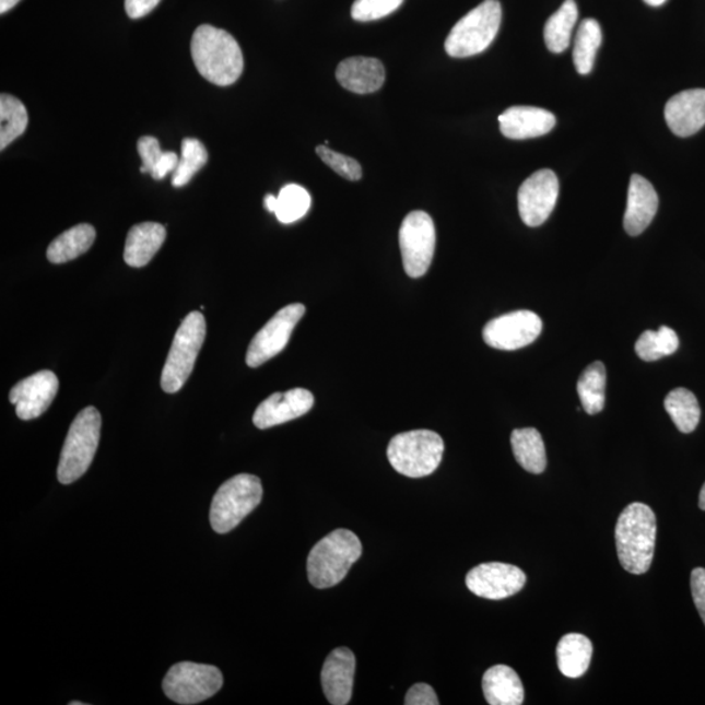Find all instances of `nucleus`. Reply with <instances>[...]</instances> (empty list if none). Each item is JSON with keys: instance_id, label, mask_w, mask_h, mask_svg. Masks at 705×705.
I'll list each match as a JSON object with an SVG mask.
<instances>
[{"instance_id": "f257e3e1", "label": "nucleus", "mask_w": 705, "mask_h": 705, "mask_svg": "<svg viewBox=\"0 0 705 705\" xmlns=\"http://www.w3.org/2000/svg\"><path fill=\"white\" fill-rule=\"evenodd\" d=\"M195 66L208 82L232 85L244 72V54L235 38L226 31L212 25H200L191 39Z\"/></svg>"}, {"instance_id": "f03ea898", "label": "nucleus", "mask_w": 705, "mask_h": 705, "mask_svg": "<svg viewBox=\"0 0 705 705\" xmlns=\"http://www.w3.org/2000/svg\"><path fill=\"white\" fill-rule=\"evenodd\" d=\"M657 537L656 515L644 503L623 509L615 527L618 560L630 574H646L653 564Z\"/></svg>"}, {"instance_id": "7ed1b4c3", "label": "nucleus", "mask_w": 705, "mask_h": 705, "mask_svg": "<svg viewBox=\"0 0 705 705\" xmlns=\"http://www.w3.org/2000/svg\"><path fill=\"white\" fill-rule=\"evenodd\" d=\"M361 555L362 543L359 537L351 530L336 529L308 554V581L319 589L338 586Z\"/></svg>"}, {"instance_id": "20e7f679", "label": "nucleus", "mask_w": 705, "mask_h": 705, "mask_svg": "<svg viewBox=\"0 0 705 705\" xmlns=\"http://www.w3.org/2000/svg\"><path fill=\"white\" fill-rule=\"evenodd\" d=\"M445 442L432 430H413L393 436L387 448V458L402 475L422 479L438 469Z\"/></svg>"}, {"instance_id": "39448f33", "label": "nucleus", "mask_w": 705, "mask_h": 705, "mask_svg": "<svg viewBox=\"0 0 705 705\" xmlns=\"http://www.w3.org/2000/svg\"><path fill=\"white\" fill-rule=\"evenodd\" d=\"M101 436V414L94 407L83 409L67 434L58 466V480L63 485L82 479L90 469Z\"/></svg>"}, {"instance_id": "423d86ee", "label": "nucleus", "mask_w": 705, "mask_h": 705, "mask_svg": "<svg viewBox=\"0 0 705 705\" xmlns=\"http://www.w3.org/2000/svg\"><path fill=\"white\" fill-rule=\"evenodd\" d=\"M502 7L498 0H485L459 20L446 39V51L453 58H468L485 51L498 35Z\"/></svg>"}, {"instance_id": "0eeeda50", "label": "nucleus", "mask_w": 705, "mask_h": 705, "mask_svg": "<svg viewBox=\"0 0 705 705\" xmlns=\"http://www.w3.org/2000/svg\"><path fill=\"white\" fill-rule=\"evenodd\" d=\"M263 486L257 475L238 474L227 480L214 494L210 520L214 532L230 533L260 505Z\"/></svg>"}, {"instance_id": "6e6552de", "label": "nucleus", "mask_w": 705, "mask_h": 705, "mask_svg": "<svg viewBox=\"0 0 705 705\" xmlns=\"http://www.w3.org/2000/svg\"><path fill=\"white\" fill-rule=\"evenodd\" d=\"M205 333V319L199 312L188 314L180 324L161 375V387L166 393L178 392L190 378L200 349L203 348Z\"/></svg>"}, {"instance_id": "1a4fd4ad", "label": "nucleus", "mask_w": 705, "mask_h": 705, "mask_svg": "<svg viewBox=\"0 0 705 705\" xmlns=\"http://www.w3.org/2000/svg\"><path fill=\"white\" fill-rule=\"evenodd\" d=\"M223 684V673L216 667L185 661L167 671L163 689L171 701L192 705L216 695Z\"/></svg>"}, {"instance_id": "9d476101", "label": "nucleus", "mask_w": 705, "mask_h": 705, "mask_svg": "<svg viewBox=\"0 0 705 705\" xmlns=\"http://www.w3.org/2000/svg\"><path fill=\"white\" fill-rule=\"evenodd\" d=\"M402 265L409 278L426 274L435 252L436 232L432 218L426 212L414 211L402 221L400 233Z\"/></svg>"}, {"instance_id": "9b49d317", "label": "nucleus", "mask_w": 705, "mask_h": 705, "mask_svg": "<svg viewBox=\"0 0 705 705\" xmlns=\"http://www.w3.org/2000/svg\"><path fill=\"white\" fill-rule=\"evenodd\" d=\"M305 313L304 305L293 304L274 314V317L255 334L250 346H248L247 365L259 367L284 351L295 326L304 318Z\"/></svg>"}, {"instance_id": "f8f14e48", "label": "nucleus", "mask_w": 705, "mask_h": 705, "mask_svg": "<svg viewBox=\"0 0 705 705\" xmlns=\"http://www.w3.org/2000/svg\"><path fill=\"white\" fill-rule=\"evenodd\" d=\"M542 332V320L533 312L520 310L490 320L483 340L500 351H517L532 344Z\"/></svg>"}, {"instance_id": "ddd939ff", "label": "nucleus", "mask_w": 705, "mask_h": 705, "mask_svg": "<svg viewBox=\"0 0 705 705\" xmlns=\"http://www.w3.org/2000/svg\"><path fill=\"white\" fill-rule=\"evenodd\" d=\"M560 195V180L553 171L542 169L530 176L519 188L517 203L524 224L537 227L554 211Z\"/></svg>"}, {"instance_id": "4468645a", "label": "nucleus", "mask_w": 705, "mask_h": 705, "mask_svg": "<svg viewBox=\"0 0 705 705\" xmlns=\"http://www.w3.org/2000/svg\"><path fill=\"white\" fill-rule=\"evenodd\" d=\"M466 583L470 592L482 599L503 600L519 594L527 576L513 564L492 562L470 569Z\"/></svg>"}, {"instance_id": "2eb2a0df", "label": "nucleus", "mask_w": 705, "mask_h": 705, "mask_svg": "<svg viewBox=\"0 0 705 705\" xmlns=\"http://www.w3.org/2000/svg\"><path fill=\"white\" fill-rule=\"evenodd\" d=\"M59 380L52 372H39L16 383L10 392V401L16 407L20 420L31 421L49 409L58 393Z\"/></svg>"}, {"instance_id": "dca6fc26", "label": "nucleus", "mask_w": 705, "mask_h": 705, "mask_svg": "<svg viewBox=\"0 0 705 705\" xmlns=\"http://www.w3.org/2000/svg\"><path fill=\"white\" fill-rule=\"evenodd\" d=\"M314 396L305 388H293L285 393H273L257 408L254 413V425L258 428H271L289 421L297 420L310 412Z\"/></svg>"}, {"instance_id": "f3484780", "label": "nucleus", "mask_w": 705, "mask_h": 705, "mask_svg": "<svg viewBox=\"0 0 705 705\" xmlns=\"http://www.w3.org/2000/svg\"><path fill=\"white\" fill-rule=\"evenodd\" d=\"M665 119L674 136H695L705 126V90H688L675 94L665 106Z\"/></svg>"}, {"instance_id": "a211bd4d", "label": "nucleus", "mask_w": 705, "mask_h": 705, "mask_svg": "<svg viewBox=\"0 0 705 705\" xmlns=\"http://www.w3.org/2000/svg\"><path fill=\"white\" fill-rule=\"evenodd\" d=\"M355 657L351 649L336 648L326 658L321 686L329 704L345 705L352 701Z\"/></svg>"}, {"instance_id": "6ab92c4d", "label": "nucleus", "mask_w": 705, "mask_h": 705, "mask_svg": "<svg viewBox=\"0 0 705 705\" xmlns=\"http://www.w3.org/2000/svg\"><path fill=\"white\" fill-rule=\"evenodd\" d=\"M553 113L534 106L508 107L500 116L503 136L513 140H526L547 136L555 127Z\"/></svg>"}, {"instance_id": "aec40b11", "label": "nucleus", "mask_w": 705, "mask_h": 705, "mask_svg": "<svg viewBox=\"0 0 705 705\" xmlns=\"http://www.w3.org/2000/svg\"><path fill=\"white\" fill-rule=\"evenodd\" d=\"M658 210V195L653 184L634 174L630 180L627 208L624 212V231L631 237L641 235L653 223Z\"/></svg>"}, {"instance_id": "412c9836", "label": "nucleus", "mask_w": 705, "mask_h": 705, "mask_svg": "<svg viewBox=\"0 0 705 705\" xmlns=\"http://www.w3.org/2000/svg\"><path fill=\"white\" fill-rule=\"evenodd\" d=\"M336 79L341 86L353 93H373L385 84V66L376 58H348L338 66Z\"/></svg>"}, {"instance_id": "4be33fe9", "label": "nucleus", "mask_w": 705, "mask_h": 705, "mask_svg": "<svg viewBox=\"0 0 705 705\" xmlns=\"http://www.w3.org/2000/svg\"><path fill=\"white\" fill-rule=\"evenodd\" d=\"M166 230L157 223H143L131 227L125 246V261L133 268L145 267L164 245Z\"/></svg>"}, {"instance_id": "5701e85b", "label": "nucleus", "mask_w": 705, "mask_h": 705, "mask_svg": "<svg viewBox=\"0 0 705 705\" xmlns=\"http://www.w3.org/2000/svg\"><path fill=\"white\" fill-rule=\"evenodd\" d=\"M482 690L490 705H520L524 688L520 677L506 665H495L483 674Z\"/></svg>"}, {"instance_id": "b1692460", "label": "nucleus", "mask_w": 705, "mask_h": 705, "mask_svg": "<svg viewBox=\"0 0 705 705\" xmlns=\"http://www.w3.org/2000/svg\"><path fill=\"white\" fill-rule=\"evenodd\" d=\"M592 655V642L581 634L564 635L556 647V661L561 673L574 680L587 673Z\"/></svg>"}, {"instance_id": "393cba45", "label": "nucleus", "mask_w": 705, "mask_h": 705, "mask_svg": "<svg viewBox=\"0 0 705 705\" xmlns=\"http://www.w3.org/2000/svg\"><path fill=\"white\" fill-rule=\"evenodd\" d=\"M96 239V231L90 224H80L58 235L47 248V259L54 265H63L90 251Z\"/></svg>"}, {"instance_id": "a878e982", "label": "nucleus", "mask_w": 705, "mask_h": 705, "mask_svg": "<svg viewBox=\"0 0 705 705\" xmlns=\"http://www.w3.org/2000/svg\"><path fill=\"white\" fill-rule=\"evenodd\" d=\"M515 459L527 472L540 474L547 469V449L539 430L516 428L512 434Z\"/></svg>"}, {"instance_id": "bb28decb", "label": "nucleus", "mask_w": 705, "mask_h": 705, "mask_svg": "<svg viewBox=\"0 0 705 705\" xmlns=\"http://www.w3.org/2000/svg\"><path fill=\"white\" fill-rule=\"evenodd\" d=\"M607 368L602 362L590 364L577 381V393L584 411L590 415L599 414L606 408Z\"/></svg>"}, {"instance_id": "cd10ccee", "label": "nucleus", "mask_w": 705, "mask_h": 705, "mask_svg": "<svg viewBox=\"0 0 705 705\" xmlns=\"http://www.w3.org/2000/svg\"><path fill=\"white\" fill-rule=\"evenodd\" d=\"M577 16H579V11H577L575 0H566L561 5V9L549 17L545 31H543V37H545L550 51L560 54L567 50Z\"/></svg>"}, {"instance_id": "c85d7f7f", "label": "nucleus", "mask_w": 705, "mask_h": 705, "mask_svg": "<svg viewBox=\"0 0 705 705\" xmlns=\"http://www.w3.org/2000/svg\"><path fill=\"white\" fill-rule=\"evenodd\" d=\"M674 425L683 434L693 433L701 422V407L695 395L686 388H675L663 402Z\"/></svg>"}, {"instance_id": "c756f323", "label": "nucleus", "mask_w": 705, "mask_h": 705, "mask_svg": "<svg viewBox=\"0 0 705 705\" xmlns=\"http://www.w3.org/2000/svg\"><path fill=\"white\" fill-rule=\"evenodd\" d=\"M602 43V31L595 19L583 20L574 44V64L580 75L592 72L596 54Z\"/></svg>"}, {"instance_id": "7c9ffc66", "label": "nucleus", "mask_w": 705, "mask_h": 705, "mask_svg": "<svg viewBox=\"0 0 705 705\" xmlns=\"http://www.w3.org/2000/svg\"><path fill=\"white\" fill-rule=\"evenodd\" d=\"M28 122V111L22 101L3 93L0 96V150L4 151L12 141L22 137Z\"/></svg>"}, {"instance_id": "2f4dec72", "label": "nucleus", "mask_w": 705, "mask_h": 705, "mask_svg": "<svg viewBox=\"0 0 705 705\" xmlns=\"http://www.w3.org/2000/svg\"><path fill=\"white\" fill-rule=\"evenodd\" d=\"M138 152L143 166L141 173H150L153 179H164L167 174L176 172L179 157L176 152H163L158 140L153 137H143L138 141Z\"/></svg>"}, {"instance_id": "473e14b6", "label": "nucleus", "mask_w": 705, "mask_h": 705, "mask_svg": "<svg viewBox=\"0 0 705 705\" xmlns=\"http://www.w3.org/2000/svg\"><path fill=\"white\" fill-rule=\"evenodd\" d=\"M680 348L674 329L660 327L658 331L643 332L635 344V352L643 361L654 362L674 354Z\"/></svg>"}, {"instance_id": "72a5a7b5", "label": "nucleus", "mask_w": 705, "mask_h": 705, "mask_svg": "<svg viewBox=\"0 0 705 705\" xmlns=\"http://www.w3.org/2000/svg\"><path fill=\"white\" fill-rule=\"evenodd\" d=\"M312 208V195L299 185H286L278 197L277 214L281 224H293L306 216Z\"/></svg>"}, {"instance_id": "f704fd0d", "label": "nucleus", "mask_w": 705, "mask_h": 705, "mask_svg": "<svg viewBox=\"0 0 705 705\" xmlns=\"http://www.w3.org/2000/svg\"><path fill=\"white\" fill-rule=\"evenodd\" d=\"M207 161L208 153L205 146L198 139H184L183 154H180L176 172L173 173V186H186L193 178L195 174L207 164Z\"/></svg>"}, {"instance_id": "c9c22d12", "label": "nucleus", "mask_w": 705, "mask_h": 705, "mask_svg": "<svg viewBox=\"0 0 705 705\" xmlns=\"http://www.w3.org/2000/svg\"><path fill=\"white\" fill-rule=\"evenodd\" d=\"M317 154L327 166L331 167L342 178L348 180H360L362 178V167L357 160L329 150L327 145L317 146Z\"/></svg>"}, {"instance_id": "e433bc0d", "label": "nucleus", "mask_w": 705, "mask_h": 705, "mask_svg": "<svg viewBox=\"0 0 705 705\" xmlns=\"http://www.w3.org/2000/svg\"><path fill=\"white\" fill-rule=\"evenodd\" d=\"M404 0H355L352 17L357 22H374L395 12Z\"/></svg>"}, {"instance_id": "4c0bfd02", "label": "nucleus", "mask_w": 705, "mask_h": 705, "mask_svg": "<svg viewBox=\"0 0 705 705\" xmlns=\"http://www.w3.org/2000/svg\"><path fill=\"white\" fill-rule=\"evenodd\" d=\"M691 592H693L697 613L705 624V568L697 567L691 573Z\"/></svg>"}, {"instance_id": "58836bf2", "label": "nucleus", "mask_w": 705, "mask_h": 705, "mask_svg": "<svg viewBox=\"0 0 705 705\" xmlns=\"http://www.w3.org/2000/svg\"><path fill=\"white\" fill-rule=\"evenodd\" d=\"M407 705H438V696L432 686L426 683H418L408 691L406 696Z\"/></svg>"}, {"instance_id": "ea45409f", "label": "nucleus", "mask_w": 705, "mask_h": 705, "mask_svg": "<svg viewBox=\"0 0 705 705\" xmlns=\"http://www.w3.org/2000/svg\"><path fill=\"white\" fill-rule=\"evenodd\" d=\"M161 0H125L127 15L131 19H140L156 9Z\"/></svg>"}, {"instance_id": "a19ab883", "label": "nucleus", "mask_w": 705, "mask_h": 705, "mask_svg": "<svg viewBox=\"0 0 705 705\" xmlns=\"http://www.w3.org/2000/svg\"><path fill=\"white\" fill-rule=\"evenodd\" d=\"M265 207L268 212H277L278 197H273V195H267V197L265 198Z\"/></svg>"}, {"instance_id": "79ce46f5", "label": "nucleus", "mask_w": 705, "mask_h": 705, "mask_svg": "<svg viewBox=\"0 0 705 705\" xmlns=\"http://www.w3.org/2000/svg\"><path fill=\"white\" fill-rule=\"evenodd\" d=\"M20 0H0V13H5L15 7Z\"/></svg>"}, {"instance_id": "37998d69", "label": "nucleus", "mask_w": 705, "mask_h": 705, "mask_svg": "<svg viewBox=\"0 0 705 705\" xmlns=\"http://www.w3.org/2000/svg\"><path fill=\"white\" fill-rule=\"evenodd\" d=\"M700 508L705 512V482L700 494Z\"/></svg>"}, {"instance_id": "c03bdc74", "label": "nucleus", "mask_w": 705, "mask_h": 705, "mask_svg": "<svg viewBox=\"0 0 705 705\" xmlns=\"http://www.w3.org/2000/svg\"><path fill=\"white\" fill-rule=\"evenodd\" d=\"M665 2H667V0H644V3H647L650 7H660Z\"/></svg>"}, {"instance_id": "a18cd8bd", "label": "nucleus", "mask_w": 705, "mask_h": 705, "mask_svg": "<svg viewBox=\"0 0 705 705\" xmlns=\"http://www.w3.org/2000/svg\"><path fill=\"white\" fill-rule=\"evenodd\" d=\"M70 704H71V705H83V703H80V702H72V703H70Z\"/></svg>"}]
</instances>
